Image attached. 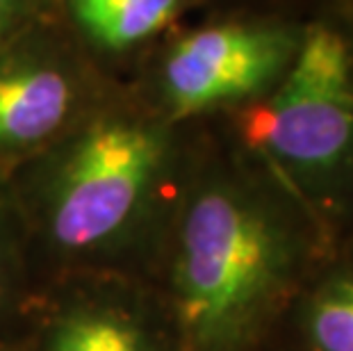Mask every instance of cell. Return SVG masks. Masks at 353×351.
Here are the masks:
<instances>
[{"mask_svg":"<svg viewBox=\"0 0 353 351\" xmlns=\"http://www.w3.org/2000/svg\"><path fill=\"white\" fill-rule=\"evenodd\" d=\"M171 258L180 351H244L272 324L299 270V240L260 194L210 181L187 201Z\"/></svg>","mask_w":353,"mask_h":351,"instance_id":"cell-1","label":"cell"},{"mask_svg":"<svg viewBox=\"0 0 353 351\" xmlns=\"http://www.w3.org/2000/svg\"><path fill=\"white\" fill-rule=\"evenodd\" d=\"M169 137L160 126L108 117L71 141L52 171L43 223L71 256L119 246L137 228L167 169Z\"/></svg>","mask_w":353,"mask_h":351,"instance_id":"cell-2","label":"cell"},{"mask_svg":"<svg viewBox=\"0 0 353 351\" xmlns=\"http://www.w3.org/2000/svg\"><path fill=\"white\" fill-rule=\"evenodd\" d=\"M251 141L307 192L353 176V50L340 32L312 26L272 99L249 121Z\"/></svg>","mask_w":353,"mask_h":351,"instance_id":"cell-3","label":"cell"},{"mask_svg":"<svg viewBox=\"0 0 353 351\" xmlns=\"http://www.w3.org/2000/svg\"><path fill=\"white\" fill-rule=\"evenodd\" d=\"M301 34L276 23H221L183 37L169 50L162 92L176 117L251 101L278 85Z\"/></svg>","mask_w":353,"mask_h":351,"instance_id":"cell-4","label":"cell"},{"mask_svg":"<svg viewBox=\"0 0 353 351\" xmlns=\"http://www.w3.org/2000/svg\"><path fill=\"white\" fill-rule=\"evenodd\" d=\"M76 89L59 66L21 59L0 69V153L23 151L62 128Z\"/></svg>","mask_w":353,"mask_h":351,"instance_id":"cell-5","label":"cell"},{"mask_svg":"<svg viewBox=\"0 0 353 351\" xmlns=\"http://www.w3.org/2000/svg\"><path fill=\"white\" fill-rule=\"evenodd\" d=\"M46 351H160L137 312L123 303L85 301L55 319Z\"/></svg>","mask_w":353,"mask_h":351,"instance_id":"cell-6","label":"cell"},{"mask_svg":"<svg viewBox=\"0 0 353 351\" xmlns=\"http://www.w3.org/2000/svg\"><path fill=\"white\" fill-rule=\"evenodd\" d=\"M185 0H69L76 23L110 50H123L160 32Z\"/></svg>","mask_w":353,"mask_h":351,"instance_id":"cell-7","label":"cell"},{"mask_svg":"<svg viewBox=\"0 0 353 351\" xmlns=\"http://www.w3.org/2000/svg\"><path fill=\"white\" fill-rule=\"evenodd\" d=\"M303 328L314 351H353V272L333 274L307 299Z\"/></svg>","mask_w":353,"mask_h":351,"instance_id":"cell-8","label":"cell"},{"mask_svg":"<svg viewBox=\"0 0 353 351\" xmlns=\"http://www.w3.org/2000/svg\"><path fill=\"white\" fill-rule=\"evenodd\" d=\"M19 0H0V37L7 32V28L17 17Z\"/></svg>","mask_w":353,"mask_h":351,"instance_id":"cell-9","label":"cell"},{"mask_svg":"<svg viewBox=\"0 0 353 351\" xmlns=\"http://www.w3.org/2000/svg\"><path fill=\"white\" fill-rule=\"evenodd\" d=\"M5 285V265H3V256H0V292H3Z\"/></svg>","mask_w":353,"mask_h":351,"instance_id":"cell-10","label":"cell"}]
</instances>
